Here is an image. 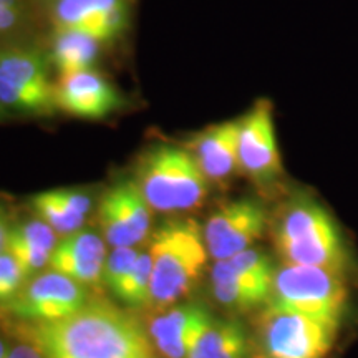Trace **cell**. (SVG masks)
<instances>
[{"label":"cell","mask_w":358,"mask_h":358,"mask_svg":"<svg viewBox=\"0 0 358 358\" xmlns=\"http://www.w3.org/2000/svg\"><path fill=\"white\" fill-rule=\"evenodd\" d=\"M105 261L106 249L101 237L80 229L58 241L48 259V267L82 285H92L101 280Z\"/></svg>","instance_id":"2e32d148"},{"label":"cell","mask_w":358,"mask_h":358,"mask_svg":"<svg viewBox=\"0 0 358 358\" xmlns=\"http://www.w3.org/2000/svg\"><path fill=\"white\" fill-rule=\"evenodd\" d=\"M249 337L237 320H216L201 335L187 358H248Z\"/></svg>","instance_id":"d6986e66"},{"label":"cell","mask_w":358,"mask_h":358,"mask_svg":"<svg viewBox=\"0 0 358 358\" xmlns=\"http://www.w3.org/2000/svg\"><path fill=\"white\" fill-rule=\"evenodd\" d=\"M239 171L257 185H271L284 173L277 145L274 106L262 98L239 118Z\"/></svg>","instance_id":"30bf717a"},{"label":"cell","mask_w":358,"mask_h":358,"mask_svg":"<svg viewBox=\"0 0 358 358\" xmlns=\"http://www.w3.org/2000/svg\"><path fill=\"white\" fill-rule=\"evenodd\" d=\"M150 204L134 181H122L103 196L98 216L103 236L111 248H134L151 227Z\"/></svg>","instance_id":"8fae6325"},{"label":"cell","mask_w":358,"mask_h":358,"mask_svg":"<svg viewBox=\"0 0 358 358\" xmlns=\"http://www.w3.org/2000/svg\"><path fill=\"white\" fill-rule=\"evenodd\" d=\"M27 280L29 277L25 275L15 259L7 250H3L0 254V306L15 297Z\"/></svg>","instance_id":"d4e9b609"},{"label":"cell","mask_w":358,"mask_h":358,"mask_svg":"<svg viewBox=\"0 0 358 358\" xmlns=\"http://www.w3.org/2000/svg\"><path fill=\"white\" fill-rule=\"evenodd\" d=\"M129 0H57L53 24L57 30H80L98 42H111L128 25Z\"/></svg>","instance_id":"4fadbf2b"},{"label":"cell","mask_w":358,"mask_h":358,"mask_svg":"<svg viewBox=\"0 0 358 358\" xmlns=\"http://www.w3.org/2000/svg\"><path fill=\"white\" fill-rule=\"evenodd\" d=\"M138 254H140V250L134 248H115L110 252V256H106L105 266H103L101 282L111 292H115L120 282L123 280V277L128 274V271L131 268L134 261H136Z\"/></svg>","instance_id":"603a6c76"},{"label":"cell","mask_w":358,"mask_h":358,"mask_svg":"<svg viewBox=\"0 0 358 358\" xmlns=\"http://www.w3.org/2000/svg\"><path fill=\"white\" fill-rule=\"evenodd\" d=\"M10 345H8V342L6 338H2L0 337V358H6L7 357V353L10 352Z\"/></svg>","instance_id":"f1b7e54d"},{"label":"cell","mask_w":358,"mask_h":358,"mask_svg":"<svg viewBox=\"0 0 358 358\" xmlns=\"http://www.w3.org/2000/svg\"><path fill=\"white\" fill-rule=\"evenodd\" d=\"M87 303L80 282L50 271L27 280L17 295L3 303L6 310L34 324L55 322L78 312Z\"/></svg>","instance_id":"ba28073f"},{"label":"cell","mask_w":358,"mask_h":358,"mask_svg":"<svg viewBox=\"0 0 358 358\" xmlns=\"http://www.w3.org/2000/svg\"><path fill=\"white\" fill-rule=\"evenodd\" d=\"M6 250L15 259L17 264L22 267V271L25 272V275L29 279L35 272H38L40 268L47 266L48 259H50V252H47V250L40 249L34 244L25 243V241L19 239V237L10 234V232H8Z\"/></svg>","instance_id":"7402d4cb"},{"label":"cell","mask_w":358,"mask_h":358,"mask_svg":"<svg viewBox=\"0 0 358 358\" xmlns=\"http://www.w3.org/2000/svg\"><path fill=\"white\" fill-rule=\"evenodd\" d=\"M0 3H7V6H20L19 0H0Z\"/></svg>","instance_id":"f546056e"},{"label":"cell","mask_w":358,"mask_h":358,"mask_svg":"<svg viewBox=\"0 0 358 358\" xmlns=\"http://www.w3.org/2000/svg\"><path fill=\"white\" fill-rule=\"evenodd\" d=\"M214 322L211 312L198 302L171 307L150 324L156 350L164 358H187L198 340Z\"/></svg>","instance_id":"5bb4252c"},{"label":"cell","mask_w":358,"mask_h":358,"mask_svg":"<svg viewBox=\"0 0 358 358\" xmlns=\"http://www.w3.org/2000/svg\"><path fill=\"white\" fill-rule=\"evenodd\" d=\"M8 224H7V219H6V214L0 211V254L3 252L7 248V239H8Z\"/></svg>","instance_id":"83f0119b"},{"label":"cell","mask_w":358,"mask_h":358,"mask_svg":"<svg viewBox=\"0 0 358 358\" xmlns=\"http://www.w3.org/2000/svg\"><path fill=\"white\" fill-rule=\"evenodd\" d=\"M48 2H53V3H55V2H57V0H48Z\"/></svg>","instance_id":"4dcf8cb0"},{"label":"cell","mask_w":358,"mask_h":358,"mask_svg":"<svg viewBox=\"0 0 358 358\" xmlns=\"http://www.w3.org/2000/svg\"><path fill=\"white\" fill-rule=\"evenodd\" d=\"M151 268L153 264L150 252H140L113 294L129 307H145L151 303Z\"/></svg>","instance_id":"44dd1931"},{"label":"cell","mask_w":358,"mask_h":358,"mask_svg":"<svg viewBox=\"0 0 358 358\" xmlns=\"http://www.w3.org/2000/svg\"><path fill=\"white\" fill-rule=\"evenodd\" d=\"M151 303H173L189 292L208 262L204 231L194 219H169L155 232Z\"/></svg>","instance_id":"277c9868"},{"label":"cell","mask_w":358,"mask_h":358,"mask_svg":"<svg viewBox=\"0 0 358 358\" xmlns=\"http://www.w3.org/2000/svg\"><path fill=\"white\" fill-rule=\"evenodd\" d=\"M101 42L80 30H57L52 48V64L58 75L77 73L95 65Z\"/></svg>","instance_id":"ffe728a7"},{"label":"cell","mask_w":358,"mask_h":358,"mask_svg":"<svg viewBox=\"0 0 358 358\" xmlns=\"http://www.w3.org/2000/svg\"><path fill=\"white\" fill-rule=\"evenodd\" d=\"M30 338L43 358H158L140 322L106 302H87L65 319L35 324Z\"/></svg>","instance_id":"6da1fadb"},{"label":"cell","mask_w":358,"mask_h":358,"mask_svg":"<svg viewBox=\"0 0 358 358\" xmlns=\"http://www.w3.org/2000/svg\"><path fill=\"white\" fill-rule=\"evenodd\" d=\"M211 284L216 301L232 312H249L266 306L272 292V284L244 274L229 261H216Z\"/></svg>","instance_id":"e0dca14e"},{"label":"cell","mask_w":358,"mask_h":358,"mask_svg":"<svg viewBox=\"0 0 358 358\" xmlns=\"http://www.w3.org/2000/svg\"><path fill=\"white\" fill-rule=\"evenodd\" d=\"M6 358H43V355L34 343H20V345L12 347Z\"/></svg>","instance_id":"4316f807"},{"label":"cell","mask_w":358,"mask_h":358,"mask_svg":"<svg viewBox=\"0 0 358 358\" xmlns=\"http://www.w3.org/2000/svg\"><path fill=\"white\" fill-rule=\"evenodd\" d=\"M57 110L80 120H103L123 105L118 90L93 69L58 77Z\"/></svg>","instance_id":"7c38bea8"},{"label":"cell","mask_w":358,"mask_h":358,"mask_svg":"<svg viewBox=\"0 0 358 358\" xmlns=\"http://www.w3.org/2000/svg\"><path fill=\"white\" fill-rule=\"evenodd\" d=\"M140 191L153 211L185 213L199 208L209 191V179L187 148L158 143L138 161Z\"/></svg>","instance_id":"3957f363"},{"label":"cell","mask_w":358,"mask_h":358,"mask_svg":"<svg viewBox=\"0 0 358 358\" xmlns=\"http://www.w3.org/2000/svg\"><path fill=\"white\" fill-rule=\"evenodd\" d=\"M347 306L342 274L315 266L284 264L275 268L266 307L289 310L340 327Z\"/></svg>","instance_id":"5b68a950"},{"label":"cell","mask_w":358,"mask_h":358,"mask_svg":"<svg viewBox=\"0 0 358 358\" xmlns=\"http://www.w3.org/2000/svg\"><path fill=\"white\" fill-rule=\"evenodd\" d=\"M337 332V325L266 307L259 325V340L264 358H325Z\"/></svg>","instance_id":"52a82bcc"},{"label":"cell","mask_w":358,"mask_h":358,"mask_svg":"<svg viewBox=\"0 0 358 358\" xmlns=\"http://www.w3.org/2000/svg\"><path fill=\"white\" fill-rule=\"evenodd\" d=\"M268 224L266 208L256 199L241 198L219 206L203 227L206 248L214 261H226L252 248Z\"/></svg>","instance_id":"9c48e42d"},{"label":"cell","mask_w":358,"mask_h":358,"mask_svg":"<svg viewBox=\"0 0 358 358\" xmlns=\"http://www.w3.org/2000/svg\"><path fill=\"white\" fill-rule=\"evenodd\" d=\"M209 182H226L239 171V120L208 127L187 145Z\"/></svg>","instance_id":"9a60e30c"},{"label":"cell","mask_w":358,"mask_h":358,"mask_svg":"<svg viewBox=\"0 0 358 358\" xmlns=\"http://www.w3.org/2000/svg\"><path fill=\"white\" fill-rule=\"evenodd\" d=\"M10 234L17 236L19 239L25 241V243L37 245V248L47 250L50 254L58 244L57 232L38 217L17 224V226H13L10 229Z\"/></svg>","instance_id":"cb8c5ba5"},{"label":"cell","mask_w":358,"mask_h":358,"mask_svg":"<svg viewBox=\"0 0 358 358\" xmlns=\"http://www.w3.org/2000/svg\"><path fill=\"white\" fill-rule=\"evenodd\" d=\"M30 206L38 219L64 237L82 229L92 198L80 189H53L32 196Z\"/></svg>","instance_id":"ac0fdd59"},{"label":"cell","mask_w":358,"mask_h":358,"mask_svg":"<svg viewBox=\"0 0 358 358\" xmlns=\"http://www.w3.org/2000/svg\"><path fill=\"white\" fill-rule=\"evenodd\" d=\"M20 19V6L0 3V34L13 29Z\"/></svg>","instance_id":"484cf974"},{"label":"cell","mask_w":358,"mask_h":358,"mask_svg":"<svg viewBox=\"0 0 358 358\" xmlns=\"http://www.w3.org/2000/svg\"><path fill=\"white\" fill-rule=\"evenodd\" d=\"M277 252L285 264L315 266L343 274L347 252L342 234L319 201L299 196L285 206L274 229Z\"/></svg>","instance_id":"7a4b0ae2"},{"label":"cell","mask_w":358,"mask_h":358,"mask_svg":"<svg viewBox=\"0 0 358 358\" xmlns=\"http://www.w3.org/2000/svg\"><path fill=\"white\" fill-rule=\"evenodd\" d=\"M0 113H2V110H0Z\"/></svg>","instance_id":"1f68e13d"},{"label":"cell","mask_w":358,"mask_h":358,"mask_svg":"<svg viewBox=\"0 0 358 358\" xmlns=\"http://www.w3.org/2000/svg\"><path fill=\"white\" fill-rule=\"evenodd\" d=\"M0 105L37 116L58 111L55 83L48 77V62L42 53L24 47L0 50Z\"/></svg>","instance_id":"8992f818"}]
</instances>
